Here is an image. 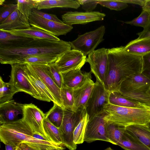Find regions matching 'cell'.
I'll use <instances>...</instances> for the list:
<instances>
[{
  "mask_svg": "<svg viewBox=\"0 0 150 150\" xmlns=\"http://www.w3.org/2000/svg\"><path fill=\"white\" fill-rule=\"evenodd\" d=\"M71 49L69 42L33 39L23 44L0 45V62L2 64H22L25 58L32 56L48 55L58 57Z\"/></svg>",
  "mask_w": 150,
  "mask_h": 150,
  "instance_id": "cell-1",
  "label": "cell"
},
{
  "mask_svg": "<svg viewBox=\"0 0 150 150\" xmlns=\"http://www.w3.org/2000/svg\"><path fill=\"white\" fill-rule=\"evenodd\" d=\"M108 55L109 70L104 86L110 93L118 91L123 81L133 74L141 73L142 57L127 53L123 46L108 49Z\"/></svg>",
  "mask_w": 150,
  "mask_h": 150,
  "instance_id": "cell-2",
  "label": "cell"
},
{
  "mask_svg": "<svg viewBox=\"0 0 150 150\" xmlns=\"http://www.w3.org/2000/svg\"><path fill=\"white\" fill-rule=\"evenodd\" d=\"M34 132L29 125L22 118L15 121L0 126V139L5 145L10 144L17 147L23 142L33 144L42 150L51 147L65 149L64 145L52 142L43 141L33 137Z\"/></svg>",
  "mask_w": 150,
  "mask_h": 150,
  "instance_id": "cell-3",
  "label": "cell"
},
{
  "mask_svg": "<svg viewBox=\"0 0 150 150\" xmlns=\"http://www.w3.org/2000/svg\"><path fill=\"white\" fill-rule=\"evenodd\" d=\"M103 112L106 122L125 127L134 125H147L150 122V108H129L108 103L104 106Z\"/></svg>",
  "mask_w": 150,
  "mask_h": 150,
  "instance_id": "cell-4",
  "label": "cell"
},
{
  "mask_svg": "<svg viewBox=\"0 0 150 150\" xmlns=\"http://www.w3.org/2000/svg\"><path fill=\"white\" fill-rule=\"evenodd\" d=\"M150 80L141 73L135 74L123 81L118 91L131 100L150 106V97L147 93Z\"/></svg>",
  "mask_w": 150,
  "mask_h": 150,
  "instance_id": "cell-5",
  "label": "cell"
},
{
  "mask_svg": "<svg viewBox=\"0 0 150 150\" xmlns=\"http://www.w3.org/2000/svg\"><path fill=\"white\" fill-rule=\"evenodd\" d=\"M85 108L81 107L76 111L64 109L62 124L59 128L63 144L69 150H75L77 145L73 141V133L86 113Z\"/></svg>",
  "mask_w": 150,
  "mask_h": 150,
  "instance_id": "cell-6",
  "label": "cell"
},
{
  "mask_svg": "<svg viewBox=\"0 0 150 150\" xmlns=\"http://www.w3.org/2000/svg\"><path fill=\"white\" fill-rule=\"evenodd\" d=\"M105 30V26L101 25L94 30L79 35L76 39L69 42L71 49L88 55L104 40Z\"/></svg>",
  "mask_w": 150,
  "mask_h": 150,
  "instance_id": "cell-7",
  "label": "cell"
},
{
  "mask_svg": "<svg viewBox=\"0 0 150 150\" xmlns=\"http://www.w3.org/2000/svg\"><path fill=\"white\" fill-rule=\"evenodd\" d=\"M108 49L102 48L95 50L88 55L86 62L89 64L91 72L104 86L108 75L109 60Z\"/></svg>",
  "mask_w": 150,
  "mask_h": 150,
  "instance_id": "cell-8",
  "label": "cell"
},
{
  "mask_svg": "<svg viewBox=\"0 0 150 150\" xmlns=\"http://www.w3.org/2000/svg\"><path fill=\"white\" fill-rule=\"evenodd\" d=\"M110 93L102 84L96 80L85 108L89 118L103 112L104 106L109 103Z\"/></svg>",
  "mask_w": 150,
  "mask_h": 150,
  "instance_id": "cell-9",
  "label": "cell"
},
{
  "mask_svg": "<svg viewBox=\"0 0 150 150\" xmlns=\"http://www.w3.org/2000/svg\"><path fill=\"white\" fill-rule=\"evenodd\" d=\"M103 112L89 118L84 138V141L90 143L97 140L110 143L107 137L106 132V122Z\"/></svg>",
  "mask_w": 150,
  "mask_h": 150,
  "instance_id": "cell-10",
  "label": "cell"
},
{
  "mask_svg": "<svg viewBox=\"0 0 150 150\" xmlns=\"http://www.w3.org/2000/svg\"><path fill=\"white\" fill-rule=\"evenodd\" d=\"M31 26L38 28L57 37L65 35L73 29L72 26L45 19L32 12L29 18Z\"/></svg>",
  "mask_w": 150,
  "mask_h": 150,
  "instance_id": "cell-11",
  "label": "cell"
},
{
  "mask_svg": "<svg viewBox=\"0 0 150 150\" xmlns=\"http://www.w3.org/2000/svg\"><path fill=\"white\" fill-rule=\"evenodd\" d=\"M86 56L79 51L71 49L59 56L54 62L60 73L81 69L86 62Z\"/></svg>",
  "mask_w": 150,
  "mask_h": 150,
  "instance_id": "cell-12",
  "label": "cell"
},
{
  "mask_svg": "<svg viewBox=\"0 0 150 150\" xmlns=\"http://www.w3.org/2000/svg\"><path fill=\"white\" fill-rule=\"evenodd\" d=\"M11 66L10 79L8 82L14 86L19 92L28 94L40 100V97L25 76V64L15 63Z\"/></svg>",
  "mask_w": 150,
  "mask_h": 150,
  "instance_id": "cell-13",
  "label": "cell"
},
{
  "mask_svg": "<svg viewBox=\"0 0 150 150\" xmlns=\"http://www.w3.org/2000/svg\"><path fill=\"white\" fill-rule=\"evenodd\" d=\"M45 118V114L36 106L32 103L24 104L22 118L34 132L39 133L48 141L51 142L43 129V121Z\"/></svg>",
  "mask_w": 150,
  "mask_h": 150,
  "instance_id": "cell-14",
  "label": "cell"
},
{
  "mask_svg": "<svg viewBox=\"0 0 150 150\" xmlns=\"http://www.w3.org/2000/svg\"><path fill=\"white\" fill-rule=\"evenodd\" d=\"M104 13L99 11L91 12L68 11L62 16V21L72 25L74 24H84L97 21H102L105 16Z\"/></svg>",
  "mask_w": 150,
  "mask_h": 150,
  "instance_id": "cell-15",
  "label": "cell"
},
{
  "mask_svg": "<svg viewBox=\"0 0 150 150\" xmlns=\"http://www.w3.org/2000/svg\"><path fill=\"white\" fill-rule=\"evenodd\" d=\"M25 74L40 100L48 102L52 101L57 104L52 94L28 64H25Z\"/></svg>",
  "mask_w": 150,
  "mask_h": 150,
  "instance_id": "cell-16",
  "label": "cell"
},
{
  "mask_svg": "<svg viewBox=\"0 0 150 150\" xmlns=\"http://www.w3.org/2000/svg\"><path fill=\"white\" fill-rule=\"evenodd\" d=\"M24 104L11 100L0 104V125L11 122L18 119L19 115L23 116Z\"/></svg>",
  "mask_w": 150,
  "mask_h": 150,
  "instance_id": "cell-17",
  "label": "cell"
},
{
  "mask_svg": "<svg viewBox=\"0 0 150 150\" xmlns=\"http://www.w3.org/2000/svg\"><path fill=\"white\" fill-rule=\"evenodd\" d=\"M28 64L52 94L57 104L63 109H65L63 104L60 94V89L45 71L43 64Z\"/></svg>",
  "mask_w": 150,
  "mask_h": 150,
  "instance_id": "cell-18",
  "label": "cell"
},
{
  "mask_svg": "<svg viewBox=\"0 0 150 150\" xmlns=\"http://www.w3.org/2000/svg\"><path fill=\"white\" fill-rule=\"evenodd\" d=\"M91 72L75 69L62 73L63 84L73 89L79 88L88 79L92 78Z\"/></svg>",
  "mask_w": 150,
  "mask_h": 150,
  "instance_id": "cell-19",
  "label": "cell"
},
{
  "mask_svg": "<svg viewBox=\"0 0 150 150\" xmlns=\"http://www.w3.org/2000/svg\"><path fill=\"white\" fill-rule=\"evenodd\" d=\"M1 30L13 35L34 40H47L55 41L60 40L57 37L34 26H31L28 28L23 29Z\"/></svg>",
  "mask_w": 150,
  "mask_h": 150,
  "instance_id": "cell-20",
  "label": "cell"
},
{
  "mask_svg": "<svg viewBox=\"0 0 150 150\" xmlns=\"http://www.w3.org/2000/svg\"><path fill=\"white\" fill-rule=\"evenodd\" d=\"M31 26L29 20L17 8L8 18L0 24V30H11L23 29Z\"/></svg>",
  "mask_w": 150,
  "mask_h": 150,
  "instance_id": "cell-21",
  "label": "cell"
},
{
  "mask_svg": "<svg viewBox=\"0 0 150 150\" xmlns=\"http://www.w3.org/2000/svg\"><path fill=\"white\" fill-rule=\"evenodd\" d=\"M91 79H88L81 87L73 89L74 104L73 111H76L81 107L85 108L95 84Z\"/></svg>",
  "mask_w": 150,
  "mask_h": 150,
  "instance_id": "cell-22",
  "label": "cell"
},
{
  "mask_svg": "<svg viewBox=\"0 0 150 150\" xmlns=\"http://www.w3.org/2000/svg\"><path fill=\"white\" fill-rule=\"evenodd\" d=\"M125 52L130 54L142 57L150 53V38H137L125 46Z\"/></svg>",
  "mask_w": 150,
  "mask_h": 150,
  "instance_id": "cell-23",
  "label": "cell"
},
{
  "mask_svg": "<svg viewBox=\"0 0 150 150\" xmlns=\"http://www.w3.org/2000/svg\"><path fill=\"white\" fill-rule=\"evenodd\" d=\"M80 5L77 0H38L37 9H49L55 8L78 9Z\"/></svg>",
  "mask_w": 150,
  "mask_h": 150,
  "instance_id": "cell-24",
  "label": "cell"
},
{
  "mask_svg": "<svg viewBox=\"0 0 150 150\" xmlns=\"http://www.w3.org/2000/svg\"><path fill=\"white\" fill-rule=\"evenodd\" d=\"M125 129L150 149V129L146 125H130L126 127Z\"/></svg>",
  "mask_w": 150,
  "mask_h": 150,
  "instance_id": "cell-25",
  "label": "cell"
},
{
  "mask_svg": "<svg viewBox=\"0 0 150 150\" xmlns=\"http://www.w3.org/2000/svg\"><path fill=\"white\" fill-rule=\"evenodd\" d=\"M109 102L112 105L121 107L140 108H150V106L129 99L116 91L110 93Z\"/></svg>",
  "mask_w": 150,
  "mask_h": 150,
  "instance_id": "cell-26",
  "label": "cell"
},
{
  "mask_svg": "<svg viewBox=\"0 0 150 150\" xmlns=\"http://www.w3.org/2000/svg\"><path fill=\"white\" fill-rule=\"evenodd\" d=\"M117 145L125 150H150L126 129Z\"/></svg>",
  "mask_w": 150,
  "mask_h": 150,
  "instance_id": "cell-27",
  "label": "cell"
},
{
  "mask_svg": "<svg viewBox=\"0 0 150 150\" xmlns=\"http://www.w3.org/2000/svg\"><path fill=\"white\" fill-rule=\"evenodd\" d=\"M125 130V127L113 123L106 122L107 136L110 143L117 145Z\"/></svg>",
  "mask_w": 150,
  "mask_h": 150,
  "instance_id": "cell-28",
  "label": "cell"
},
{
  "mask_svg": "<svg viewBox=\"0 0 150 150\" xmlns=\"http://www.w3.org/2000/svg\"><path fill=\"white\" fill-rule=\"evenodd\" d=\"M64 109L55 103L46 114L45 117L57 127L61 126L63 119Z\"/></svg>",
  "mask_w": 150,
  "mask_h": 150,
  "instance_id": "cell-29",
  "label": "cell"
},
{
  "mask_svg": "<svg viewBox=\"0 0 150 150\" xmlns=\"http://www.w3.org/2000/svg\"><path fill=\"white\" fill-rule=\"evenodd\" d=\"M43 126L45 133L51 142L63 145L59 128L54 125L45 117L43 120Z\"/></svg>",
  "mask_w": 150,
  "mask_h": 150,
  "instance_id": "cell-30",
  "label": "cell"
},
{
  "mask_svg": "<svg viewBox=\"0 0 150 150\" xmlns=\"http://www.w3.org/2000/svg\"><path fill=\"white\" fill-rule=\"evenodd\" d=\"M19 92L14 86L5 82L0 77V104L12 100L14 94Z\"/></svg>",
  "mask_w": 150,
  "mask_h": 150,
  "instance_id": "cell-31",
  "label": "cell"
},
{
  "mask_svg": "<svg viewBox=\"0 0 150 150\" xmlns=\"http://www.w3.org/2000/svg\"><path fill=\"white\" fill-rule=\"evenodd\" d=\"M32 40L13 35L0 30V45L22 44Z\"/></svg>",
  "mask_w": 150,
  "mask_h": 150,
  "instance_id": "cell-32",
  "label": "cell"
},
{
  "mask_svg": "<svg viewBox=\"0 0 150 150\" xmlns=\"http://www.w3.org/2000/svg\"><path fill=\"white\" fill-rule=\"evenodd\" d=\"M89 119V116L86 112L75 129L73 135V141L75 144H80L84 142L85 131Z\"/></svg>",
  "mask_w": 150,
  "mask_h": 150,
  "instance_id": "cell-33",
  "label": "cell"
},
{
  "mask_svg": "<svg viewBox=\"0 0 150 150\" xmlns=\"http://www.w3.org/2000/svg\"><path fill=\"white\" fill-rule=\"evenodd\" d=\"M60 94L65 108L72 111L74 104L73 89L63 84L60 89Z\"/></svg>",
  "mask_w": 150,
  "mask_h": 150,
  "instance_id": "cell-34",
  "label": "cell"
},
{
  "mask_svg": "<svg viewBox=\"0 0 150 150\" xmlns=\"http://www.w3.org/2000/svg\"><path fill=\"white\" fill-rule=\"evenodd\" d=\"M17 8L29 20V18L34 8L37 9L38 0H17Z\"/></svg>",
  "mask_w": 150,
  "mask_h": 150,
  "instance_id": "cell-35",
  "label": "cell"
},
{
  "mask_svg": "<svg viewBox=\"0 0 150 150\" xmlns=\"http://www.w3.org/2000/svg\"><path fill=\"white\" fill-rule=\"evenodd\" d=\"M58 57L48 55H35L25 58L22 64H49L54 63Z\"/></svg>",
  "mask_w": 150,
  "mask_h": 150,
  "instance_id": "cell-36",
  "label": "cell"
},
{
  "mask_svg": "<svg viewBox=\"0 0 150 150\" xmlns=\"http://www.w3.org/2000/svg\"><path fill=\"white\" fill-rule=\"evenodd\" d=\"M43 66L45 71L61 89L63 84L62 76L54 62L49 64H43Z\"/></svg>",
  "mask_w": 150,
  "mask_h": 150,
  "instance_id": "cell-37",
  "label": "cell"
},
{
  "mask_svg": "<svg viewBox=\"0 0 150 150\" xmlns=\"http://www.w3.org/2000/svg\"><path fill=\"white\" fill-rule=\"evenodd\" d=\"M124 22L132 25L141 27L144 29L150 23V13L146 10H142L138 16L131 21Z\"/></svg>",
  "mask_w": 150,
  "mask_h": 150,
  "instance_id": "cell-38",
  "label": "cell"
},
{
  "mask_svg": "<svg viewBox=\"0 0 150 150\" xmlns=\"http://www.w3.org/2000/svg\"><path fill=\"white\" fill-rule=\"evenodd\" d=\"M98 4L110 10L117 11L122 10L128 6V4L122 1L121 0H99L98 1Z\"/></svg>",
  "mask_w": 150,
  "mask_h": 150,
  "instance_id": "cell-39",
  "label": "cell"
},
{
  "mask_svg": "<svg viewBox=\"0 0 150 150\" xmlns=\"http://www.w3.org/2000/svg\"><path fill=\"white\" fill-rule=\"evenodd\" d=\"M17 8V4H9L1 7L0 11V24L8 18Z\"/></svg>",
  "mask_w": 150,
  "mask_h": 150,
  "instance_id": "cell-40",
  "label": "cell"
},
{
  "mask_svg": "<svg viewBox=\"0 0 150 150\" xmlns=\"http://www.w3.org/2000/svg\"><path fill=\"white\" fill-rule=\"evenodd\" d=\"M142 57L141 73L150 80V53Z\"/></svg>",
  "mask_w": 150,
  "mask_h": 150,
  "instance_id": "cell-41",
  "label": "cell"
},
{
  "mask_svg": "<svg viewBox=\"0 0 150 150\" xmlns=\"http://www.w3.org/2000/svg\"><path fill=\"white\" fill-rule=\"evenodd\" d=\"M82 8L86 12H91L96 8L98 0H77Z\"/></svg>",
  "mask_w": 150,
  "mask_h": 150,
  "instance_id": "cell-42",
  "label": "cell"
},
{
  "mask_svg": "<svg viewBox=\"0 0 150 150\" xmlns=\"http://www.w3.org/2000/svg\"><path fill=\"white\" fill-rule=\"evenodd\" d=\"M32 12L45 19L59 23H64L54 14L45 13L35 8L33 9Z\"/></svg>",
  "mask_w": 150,
  "mask_h": 150,
  "instance_id": "cell-43",
  "label": "cell"
},
{
  "mask_svg": "<svg viewBox=\"0 0 150 150\" xmlns=\"http://www.w3.org/2000/svg\"><path fill=\"white\" fill-rule=\"evenodd\" d=\"M17 147L21 150H42L33 144L25 142L21 143Z\"/></svg>",
  "mask_w": 150,
  "mask_h": 150,
  "instance_id": "cell-44",
  "label": "cell"
},
{
  "mask_svg": "<svg viewBox=\"0 0 150 150\" xmlns=\"http://www.w3.org/2000/svg\"><path fill=\"white\" fill-rule=\"evenodd\" d=\"M137 34L138 35L139 38H150V23L142 31L138 33Z\"/></svg>",
  "mask_w": 150,
  "mask_h": 150,
  "instance_id": "cell-45",
  "label": "cell"
},
{
  "mask_svg": "<svg viewBox=\"0 0 150 150\" xmlns=\"http://www.w3.org/2000/svg\"><path fill=\"white\" fill-rule=\"evenodd\" d=\"M127 4H130L137 5L142 7L143 5L145 0H121Z\"/></svg>",
  "mask_w": 150,
  "mask_h": 150,
  "instance_id": "cell-46",
  "label": "cell"
},
{
  "mask_svg": "<svg viewBox=\"0 0 150 150\" xmlns=\"http://www.w3.org/2000/svg\"><path fill=\"white\" fill-rule=\"evenodd\" d=\"M142 7V10H146L150 13V0H145Z\"/></svg>",
  "mask_w": 150,
  "mask_h": 150,
  "instance_id": "cell-47",
  "label": "cell"
},
{
  "mask_svg": "<svg viewBox=\"0 0 150 150\" xmlns=\"http://www.w3.org/2000/svg\"><path fill=\"white\" fill-rule=\"evenodd\" d=\"M33 137H34L38 139L43 141H48L43 136H42L39 133L37 132H34L33 134Z\"/></svg>",
  "mask_w": 150,
  "mask_h": 150,
  "instance_id": "cell-48",
  "label": "cell"
},
{
  "mask_svg": "<svg viewBox=\"0 0 150 150\" xmlns=\"http://www.w3.org/2000/svg\"><path fill=\"white\" fill-rule=\"evenodd\" d=\"M17 147L10 144H7L5 145L6 150H16Z\"/></svg>",
  "mask_w": 150,
  "mask_h": 150,
  "instance_id": "cell-49",
  "label": "cell"
},
{
  "mask_svg": "<svg viewBox=\"0 0 150 150\" xmlns=\"http://www.w3.org/2000/svg\"><path fill=\"white\" fill-rule=\"evenodd\" d=\"M45 150H61L59 148L54 147H51Z\"/></svg>",
  "mask_w": 150,
  "mask_h": 150,
  "instance_id": "cell-50",
  "label": "cell"
},
{
  "mask_svg": "<svg viewBox=\"0 0 150 150\" xmlns=\"http://www.w3.org/2000/svg\"><path fill=\"white\" fill-rule=\"evenodd\" d=\"M5 1V0H0V5H3V4Z\"/></svg>",
  "mask_w": 150,
  "mask_h": 150,
  "instance_id": "cell-51",
  "label": "cell"
},
{
  "mask_svg": "<svg viewBox=\"0 0 150 150\" xmlns=\"http://www.w3.org/2000/svg\"><path fill=\"white\" fill-rule=\"evenodd\" d=\"M147 93L150 97V86L148 90Z\"/></svg>",
  "mask_w": 150,
  "mask_h": 150,
  "instance_id": "cell-52",
  "label": "cell"
},
{
  "mask_svg": "<svg viewBox=\"0 0 150 150\" xmlns=\"http://www.w3.org/2000/svg\"><path fill=\"white\" fill-rule=\"evenodd\" d=\"M104 150H114L113 149H112L110 147H108L105 149Z\"/></svg>",
  "mask_w": 150,
  "mask_h": 150,
  "instance_id": "cell-53",
  "label": "cell"
},
{
  "mask_svg": "<svg viewBox=\"0 0 150 150\" xmlns=\"http://www.w3.org/2000/svg\"><path fill=\"white\" fill-rule=\"evenodd\" d=\"M146 125L150 129V122Z\"/></svg>",
  "mask_w": 150,
  "mask_h": 150,
  "instance_id": "cell-54",
  "label": "cell"
},
{
  "mask_svg": "<svg viewBox=\"0 0 150 150\" xmlns=\"http://www.w3.org/2000/svg\"><path fill=\"white\" fill-rule=\"evenodd\" d=\"M16 150H21L18 147H17Z\"/></svg>",
  "mask_w": 150,
  "mask_h": 150,
  "instance_id": "cell-55",
  "label": "cell"
}]
</instances>
